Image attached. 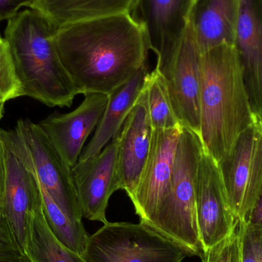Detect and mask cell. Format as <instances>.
Listing matches in <instances>:
<instances>
[{
    "label": "cell",
    "instance_id": "cell-1",
    "mask_svg": "<svg viewBox=\"0 0 262 262\" xmlns=\"http://www.w3.org/2000/svg\"><path fill=\"white\" fill-rule=\"evenodd\" d=\"M55 44L79 95H109L147 66L144 29L130 12L77 21L57 29Z\"/></svg>",
    "mask_w": 262,
    "mask_h": 262
},
{
    "label": "cell",
    "instance_id": "cell-2",
    "mask_svg": "<svg viewBox=\"0 0 262 262\" xmlns=\"http://www.w3.org/2000/svg\"><path fill=\"white\" fill-rule=\"evenodd\" d=\"M257 119L235 46L201 54L200 137L205 152L220 164Z\"/></svg>",
    "mask_w": 262,
    "mask_h": 262
},
{
    "label": "cell",
    "instance_id": "cell-3",
    "mask_svg": "<svg viewBox=\"0 0 262 262\" xmlns=\"http://www.w3.org/2000/svg\"><path fill=\"white\" fill-rule=\"evenodd\" d=\"M58 29L39 11L27 9L8 21L4 40L24 96L51 107H69L79 92L57 52Z\"/></svg>",
    "mask_w": 262,
    "mask_h": 262
},
{
    "label": "cell",
    "instance_id": "cell-4",
    "mask_svg": "<svg viewBox=\"0 0 262 262\" xmlns=\"http://www.w3.org/2000/svg\"><path fill=\"white\" fill-rule=\"evenodd\" d=\"M204 148L197 133L182 127L169 191L159 208L152 228L165 236L203 255L196 219V183Z\"/></svg>",
    "mask_w": 262,
    "mask_h": 262
},
{
    "label": "cell",
    "instance_id": "cell-5",
    "mask_svg": "<svg viewBox=\"0 0 262 262\" xmlns=\"http://www.w3.org/2000/svg\"><path fill=\"white\" fill-rule=\"evenodd\" d=\"M81 256L85 262H182L196 255L140 221L107 222L89 237Z\"/></svg>",
    "mask_w": 262,
    "mask_h": 262
},
{
    "label": "cell",
    "instance_id": "cell-6",
    "mask_svg": "<svg viewBox=\"0 0 262 262\" xmlns=\"http://www.w3.org/2000/svg\"><path fill=\"white\" fill-rule=\"evenodd\" d=\"M4 145L6 183L0 204V225L25 255L31 215L42 206L41 186L27 149L15 130L0 129Z\"/></svg>",
    "mask_w": 262,
    "mask_h": 262
},
{
    "label": "cell",
    "instance_id": "cell-7",
    "mask_svg": "<svg viewBox=\"0 0 262 262\" xmlns=\"http://www.w3.org/2000/svg\"><path fill=\"white\" fill-rule=\"evenodd\" d=\"M235 218L246 223L262 195V121L257 119L220 163Z\"/></svg>",
    "mask_w": 262,
    "mask_h": 262
},
{
    "label": "cell",
    "instance_id": "cell-8",
    "mask_svg": "<svg viewBox=\"0 0 262 262\" xmlns=\"http://www.w3.org/2000/svg\"><path fill=\"white\" fill-rule=\"evenodd\" d=\"M14 130L30 156L41 187L72 221L82 223L72 167L39 124L29 120H19Z\"/></svg>",
    "mask_w": 262,
    "mask_h": 262
},
{
    "label": "cell",
    "instance_id": "cell-9",
    "mask_svg": "<svg viewBox=\"0 0 262 262\" xmlns=\"http://www.w3.org/2000/svg\"><path fill=\"white\" fill-rule=\"evenodd\" d=\"M201 53L188 21L181 44L173 58L156 66L166 81L176 116L182 127L200 135Z\"/></svg>",
    "mask_w": 262,
    "mask_h": 262
},
{
    "label": "cell",
    "instance_id": "cell-10",
    "mask_svg": "<svg viewBox=\"0 0 262 262\" xmlns=\"http://www.w3.org/2000/svg\"><path fill=\"white\" fill-rule=\"evenodd\" d=\"M196 219L203 251L227 238L238 224L232 212L220 164L203 151L196 183Z\"/></svg>",
    "mask_w": 262,
    "mask_h": 262
},
{
    "label": "cell",
    "instance_id": "cell-11",
    "mask_svg": "<svg viewBox=\"0 0 262 262\" xmlns=\"http://www.w3.org/2000/svg\"><path fill=\"white\" fill-rule=\"evenodd\" d=\"M182 127L154 129L150 150L130 200L140 222L152 227L169 189Z\"/></svg>",
    "mask_w": 262,
    "mask_h": 262
},
{
    "label": "cell",
    "instance_id": "cell-12",
    "mask_svg": "<svg viewBox=\"0 0 262 262\" xmlns=\"http://www.w3.org/2000/svg\"><path fill=\"white\" fill-rule=\"evenodd\" d=\"M194 0H134L131 16L141 25L157 66H164L177 53L184 37Z\"/></svg>",
    "mask_w": 262,
    "mask_h": 262
},
{
    "label": "cell",
    "instance_id": "cell-13",
    "mask_svg": "<svg viewBox=\"0 0 262 262\" xmlns=\"http://www.w3.org/2000/svg\"><path fill=\"white\" fill-rule=\"evenodd\" d=\"M118 144L119 134L98 155L78 160L72 167L81 214L88 220L107 223L106 211L109 200L119 189Z\"/></svg>",
    "mask_w": 262,
    "mask_h": 262
},
{
    "label": "cell",
    "instance_id": "cell-14",
    "mask_svg": "<svg viewBox=\"0 0 262 262\" xmlns=\"http://www.w3.org/2000/svg\"><path fill=\"white\" fill-rule=\"evenodd\" d=\"M152 132L145 81L144 88L119 133L118 183L119 189L125 191L129 198L137 189L147 160Z\"/></svg>",
    "mask_w": 262,
    "mask_h": 262
},
{
    "label": "cell",
    "instance_id": "cell-15",
    "mask_svg": "<svg viewBox=\"0 0 262 262\" xmlns=\"http://www.w3.org/2000/svg\"><path fill=\"white\" fill-rule=\"evenodd\" d=\"M72 112L53 115L40 122L54 146L73 167L90 134L97 128L108 102V95L87 94Z\"/></svg>",
    "mask_w": 262,
    "mask_h": 262
},
{
    "label": "cell",
    "instance_id": "cell-16",
    "mask_svg": "<svg viewBox=\"0 0 262 262\" xmlns=\"http://www.w3.org/2000/svg\"><path fill=\"white\" fill-rule=\"evenodd\" d=\"M235 47L252 110L262 121V0H241Z\"/></svg>",
    "mask_w": 262,
    "mask_h": 262
},
{
    "label": "cell",
    "instance_id": "cell-17",
    "mask_svg": "<svg viewBox=\"0 0 262 262\" xmlns=\"http://www.w3.org/2000/svg\"><path fill=\"white\" fill-rule=\"evenodd\" d=\"M241 0H194L189 23L203 54L223 46H235Z\"/></svg>",
    "mask_w": 262,
    "mask_h": 262
},
{
    "label": "cell",
    "instance_id": "cell-18",
    "mask_svg": "<svg viewBox=\"0 0 262 262\" xmlns=\"http://www.w3.org/2000/svg\"><path fill=\"white\" fill-rule=\"evenodd\" d=\"M148 73L146 66L125 84L109 94L104 115L92 140L83 148L78 160H87L98 155L119 134L144 88Z\"/></svg>",
    "mask_w": 262,
    "mask_h": 262
},
{
    "label": "cell",
    "instance_id": "cell-19",
    "mask_svg": "<svg viewBox=\"0 0 262 262\" xmlns=\"http://www.w3.org/2000/svg\"><path fill=\"white\" fill-rule=\"evenodd\" d=\"M134 0H39L38 10L55 26L130 12Z\"/></svg>",
    "mask_w": 262,
    "mask_h": 262
},
{
    "label": "cell",
    "instance_id": "cell-20",
    "mask_svg": "<svg viewBox=\"0 0 262 262\" xmlns=\"http://www.w3.org/2000/svg\"><path fill=\"white\" fill-rule=\"evenodd\" d=\"M25 255L32 262H85L81 255L66 247L52 233L43 205L31 215Z\"/></svg>",
    "mask_w": 262,
    "mask_h": 262
},
{
    "label": "cell",
    "instance_id": "cell-21",
    "mask_svg": "<svg viewBox=\"0 0 262 262\" xmlns=\"http://www.w3.org/2000/svg\"><path fill=\"white\" fill-rule=\"evenodd\" d=\"M41 191L45 216L52 233L66 247L82 255L89 237L83 223L72 221L41 187Z\"/></svg>",
    "mask_w": 262,
    "mask_h": 262
},
{
    "label": "cell",
    "instance_id": "cell-22",
    "mask_svg": "<svg viewBox=\"0 0 262 262\" xmlns=\"http://www.w3.org/2000/svg\"><path fill=\"white\" fill-rule=\"evenodd\" d=\"M148 111L154 129L182 127L176 116L163 75L157 68L146 78Z\"/></svg>",
    "mask_w": 262,
    "mask_h": 262
},
{
    "label": "cell",
    "instance_id": "cell-23",
    "mask_svg": "<svg viewBox=\"0 0 262 262\" xmlns=\"http://www.w3.org/2000/svg\"><path fill=\"white\" fill-rule=\"evenodd\" d=\"M24 96L23 86L17 75L6 41L0 44V102Z\"/></svg>",
    "mask_w": 262,
    "mask_h": 262
},
{
    "label": "cell",
    "instance_id": "cell-24",
    "mask_svg": "<svg viewBox=\"0 0 262 262\" xmlns=\"http://www.w3.org/2000/svg\"><path fill=\"white\" fill-rule=\"evenodd\" d=\"M202 262H242V240L238 224L223 241L203 252Z\"/></svg>",
    "mask_w": 262,
    "mask_h": 262
},
{
    "label": "cell",
    "instance_id": "cell-25",
    "mask_svg": "<svg viewBox=\"0 0 262 262\" xmlns=\"http://www.w3.org/2000/svg\"><path fill=\"white\" fill-rule=\"evenodd\" d=\"M242 240V262H262L259 231L257 226L238 222Z\"/></svg>",
    "mask_w": 262,
    "mask_h": 262
},
{
    "label": "cell",
    "instance_id": "cell-26",
    "mask_svg": "<svg viewBox=\"0 0 262 262\" xmlns=\"http://www.w3.org/2000/svg\"><path fill=\"white\" fill-rule=\"evenodd\" d=\"M38 6L39 0H0V21H9L19 12L21 8L38 11Z\"/></svg>",
    "mask_w": 262,
    "mask_h": 262
},
{
    "label": "cell",
    "instance_id": "cell-27",
    "mask_svg": "<svg viewBox=\"0 0 262 262\" xmlns=\"http://www.w3.org/2000/svg\"><path fill=\"white\" fill-rule=\"evenodd\" d=\"M23 255L11 237L9 231L0 225V257Z\"/></svg>",
    "mask_w": 262,
    "mask_h": 262
},
{
    "label": "cell",
    "instance_id": "cell-28",
    "mask_svg": "<svg viewBox=\"0 0 262 262\" xmlns=\"http://www.w3.org/2000/svg\"><path fill=\"white\" fill-rule=\"evenodd\" d=\"M6 183V164L5 158L4 145L0 136V204L4 195Z\"/></svg>",
    "mask_w": 262,
    "mask_h": 262
},
{
    "label": "cell",
    "instance_id": "cell-29",
    "mask_svg": "<svg viewBox=\"0 0 262 262\" xmlns=\"http://www.w3.org/2000/svg\"><path fill=\"white\" fill-rule=\"evenodd\" d=\"M246 223L262 228V195Z\"/></svg>",
    "mask_w": 262,
    "mask_h": 262
},
{
    "label": "cell",
    "instance_id": "cell-30",
    "mask_svg": "<svg viewBox=\"0 0 262 262\" xmlns=\"http://www.w3.org/2000/svg\"><path fill=\"white\" fill-rule=\"evenodd\" d=\"M0 262H32L26 255H15L12 256L0 257Z\"/></svg>",
    "mask_w": 262,
    "mask_h": 262
},
{
    "label": "cell",
    "instance_id": "cell-31",
    "mask_svg": "<svg viewBox=\"0 0 262 262\" xmlns=\"http://www.w3.org/2000/svg\"><path fill=\"white\" fill-rule=\"evenodd\" d=\"M4 103L0 102V120L3 118V110H4Z\"/></svg>",
    "mask_w": 262,
    "mask_h": 262
},
{
    "label": "cell",
    "instance_id": "cell-32",
    "mask_svg": "<svg viewBox=\"0 0 262 262\" xmlns=\"http://www.w3.org/2000/svg\"><path fill=\"white\" fill-rule=\"evenodd\" d=\"M258 227V226H257ZM259 231L260 245H261V253H262V228L258 227Z\"/></svg>",
    "mask_w": 262,
    "mask_h": 262
},
{
    "label": "cell",
    "instance_id": "cell-33",
    "mask_svg": "<svg viewBox=\"0 0 262 262\" xmlns=\"http://www.w3.org/2000/svg\"><path fill=\"white\" fill-rule=\"evenodd\" d=\"M3 41H4V38H2L1 35H0V44H2V43L3 42Z\"/></svg>",
    "mask_w": 262,
    "mask_h": 262
}]
</instances>
